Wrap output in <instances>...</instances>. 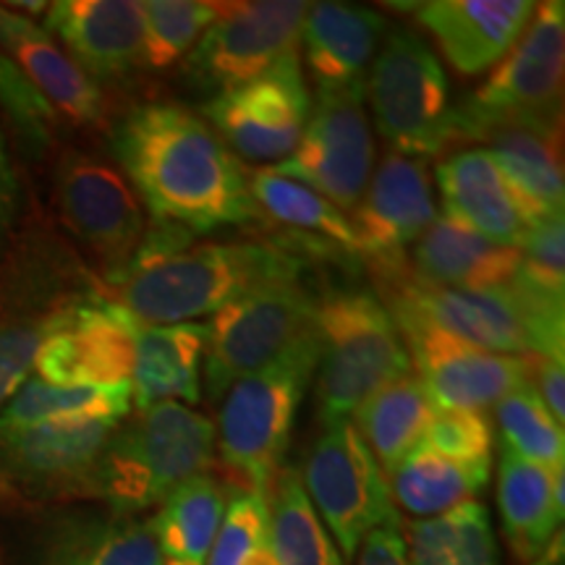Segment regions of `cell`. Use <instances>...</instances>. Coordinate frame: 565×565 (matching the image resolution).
I'll list each match as a JSON object with an SVG mask.
<instances>
[{"mask_svg": "<svg viewBox=\"0 0 565 565\" xmlns=\"http://www.w3.org/2000/svg\"><path fill=\"white\" fill-rule=\"evenodd\" d=\"M364 92V82L320 87L299 147L270 171L303 183L341 212L356 207L372 179L374 162Z\"/></svg>", "mask_w": 565, "mask_h": 565, "instance_id": "11", "label": "cell"}, {"mask_svg": "<svg viewBox=\"0 0 565 565\" xmlns=\"http://www.w3.org/2000/svg\"><path fill=\"white\" fill-rule=\"evenodd\" d=\"M309 3L301 0H257L225 3L215 24L186 55L189 84L217 97L244 87L286 55L296 53Z\"/></svg>", "mask_w": 565, "mask_h": 565, "instance_id": "13", "label": "cell"}, {"mask_svg": "<svg viewBox=\"0 0 565 565\" xmlns=\"http://www.w3.org/2000/svg\"><path fill=\"white\" fill-rule=\"evenodd\" d=\"M565 66V6L536 3V11L511 53L494 66L482 87L454 108V141L475 139L487 124L534 118L561 124Z\"/></svg>", "mask_w": 565, "mask_h": 565, "instance_id": "9", "label": "cell"}, {"mask_svg": "<svg viewBox=\"0 0 565 565\" xmlns=\"http://www.w3.org/2000/svg\"><path fill=\"white\" fill-rule=\"evenodd\" d=\"M500 440L505 454L524 458L547 471L565 469V435L532 385L519 387L494 404Z\"/></svg>", "mask_w": 565, "mask_h": 565, "instance_id": "36", "label": "cell"}, {"mask_svg": "<svg viewBox=\"0 0 565 565\" xmlns=\"http://www.w3.org/2000/svg\"><path fill=\"white\" fill-rule=\"evenodd\" d=\"M393 320H419L505 356H540L563 362L565 303L511 280L500 288H443L416 278L408 267L374 273Z\"/></svg>", "mask_w": 565, "mask_h": 565, "instance_id": "2", "label": "cell"}, {"mask_svg": "<svg viewBox=\"0 0 565 565\" xmlns=\"http://www.w3.org/2000/svg\"><path fill=\"white\" fill-rule=\"evenodd\" d=\"M131 383L110 387H61L45 380H26L17 395L0 408V427H38L53 422L110 419L131 414Z\"/></svg>", "mask_w": 565, "mask_h": 565, "instance_id": "33", "label": "cell"}, {"mask_svg": "<svg viewBox=\"0 0 565 565\" xmlns=\"http://www.w3.org/2000/svg\"><path fill=\"white\" fill-rule=\"evenodd\" d=\"M356 565H408L401 526H383L366 534L356 553Z\"/></svg>", "mask_w": 565, "mask_h": 565, "instance_id": "44", "label": "cell"}, {"mask_svg": "<svg viewBox=\"0 0 565 565\" xmlns=\"http://www.w3.org/2000/svg\"><path fill=\"white\" fill-rule=\"evenodd\" d=\"M301 263L267 244H200L126 270L113 299L139 324H181L263 288L294 282Z\"/></svg>", "mask_w": 565, "mask_h": 565, "instance_id": "3", "label": "cell"}, {"mask_svg": "<svg viewBox=\"0 0 565 565\" xmlns=\"http://www.w3.org/2000/svg\"><path fill=\"white\" fill-rule=\"evenodd\" d=\"M492 422L484 412L437 408L416 448L456 458V461H492Z\"/></svg>", "mask_w": 565, "mask_h": 565, "instance_id": "41", "label": "cell"}, {"mask_svg": "<svg viewBox=\"0 0 565 565\" xmlns=\"http://www.w3.org/2000/svg\"><path fill=\"white\" fill-rule=\"evenodd\" d=\"M529 565H563V536L557 534L553 542H550V547L542 553L540 557H536L534 563Z\"/></svg>", "mask_w": 565, "mask_h": 565, "instance_id": "46", "label": "cell"}, {"mask_svg": "<svg viewBox=\"0 0 565 565\" xmlns=\"http://www.w3.org/2000/svg\"><path fill=\"white\" fill-rule=\"evenodd\" d=\"M42 30L63 42L95 84L126 79L145 66V9L137 0H58L47 6Z\"/></svg>", "mask_w": 565, "mask_h": 565, "instance_id": "19", "label": "cell"}, {"mask_svg": "<svg viewBox=\"0 0 565 565\" xmlns=\"http://www.w3.org/2000/svg\"><path fill=\"white\" fill-rule=\"evenodd\" d=\"M529 380L532 391L540 395L550 416L557 424L565 419V370L561 359H540L529 356Z\"/></svg>", "mask_w": 565, "mask_h": 565, "instance_id": "43", "label": "cell"}, {"mask_svg": "<svg viewBox=\"0 0 565 565\" xmlns=\"http://www.w3.org/2000/svg\"><path fill=\"white\" fill-rule=\"evenodd\" d=\"M249 189L257 207L278 223L301 233H317L343 249L356 252V236H353L349 217L303 183L263 168L249 175Z\"/></svg>", "mask_w": 565, "mask_h": 565, "instance_id": "35", "label": "cell"}, {"mask_svg": "<svg viewBox=\"0 0 565 565\" xmlns=\"http://www.w3.org/2000/svg\"><path fill=\"white\" fill-rule=\"evenodd\" d=\"M353 210L356 252L364 254L374 273L404 267L406 249L419 242L437 217L427 162L385 154Z\"/></svg>", "mask_w": 565, "mask_h": 565, "instance_id": "18", "label": "cell"}, {"mask_svg": "<svg viewBox=\"0 0 565 565\" xmlns=\"http://www.w3.org/2000/svg\"><path fill=\"white\" fill-rule=\"evenodd\" d=\"M55 204L79 242L103 265L113 286L145 238V210L131 183L100 154L66 150L55 166Z\"/></svg>", "mask_w": 565, "mask_h": 565, "instance_id": "12", "label": "cell"}, {"mask_svg": "<svg viewBox=\"0 0 565 565\" xmlns=\"http://www.w3.org/2000/svg\"><path fill=\"white\" fill-rule=\"evenodd\" d=\"M207 322L139 324L134 328L131 398L154 404H200V366L207 351Z\"/></svg>", "mask_w": 565, "mask_h": 565, "instance_id": "24", "label": "cell"}, {"mask_svg": "<svg viewBox=\"0 0 565 565\" xmlns=\"http://www.w3.org/2000/svg\"><path fill=\"white\" fill-rule=\"evenodd\" d=\"M137 320L113 299L92 296L66 309L40 345L34 370L61 387H110L131 383Z\"/></svg>", "mask_w": 565, "mask_h": 565, "instance_id": "16", "label": "cell"}, {"mask_svg": "<svg viewBox=\"0 0 565 565\" xmlns=\"http://www.w3.org/2000/svg\"><path fill=\"white\" fill-rule=\"evenodd\" d=\"M435 181L443 194V215L454 217L456 223L494 244L519 249L529 225L498 162L484 147H471L443 160L435 171Z\"/></svg>", "mask_w": 565, "mask_h": 565, "instance_id": "23", "label": "cell"}, {"mask_svg": "<svg viewBox=\"0 0 565 565\" xmlns=\"http://www.w3.org/2000/svg\"><path fill=\"white\" fill-rule=\"evenodd\" d=\"M408 565H500L490 513L479 500L406 526Z\"/></svg>", "mask_w": 565, "mask_h": 565, "instance_id": "32", "label": "cell"}, {"mask_svg": "<svg viewBox=\"0 0 565 565\" xmlns=\"http://www.w3.org/2000/svg\"><path fill=\"white\" fill-rule=\"evenodd\" d=\"M0 53L21 68L42 97L76 126H100L105 121V95L68 58L51 34L24 13L0 6Z\"/></svg>", "mask_w": 565, "mask_h": 565, "instance_id": "22", "label": "cell"}, {"mask_svg": "<svg viewBox=\"0 0 565 565\" xmlns=\"http://www.w3.org/2000/svg\"><path fill=\"white\" fill-rule=\"evenodd\" d=\"M317 414L333 424L380 387L412 374V356L393 315L370 291H338L317 301Z\"/></svg>", "mask_w": 565, "mask_h": 565, "instance_id": "6", "label": "cell"}, {"mask_svg": "<svg viewBox=\"0 0 565 565\" xmlns=\"http://www.w3.org/2000/svg\"><path fill=\"white\" fill-rule=\"evenodd\" d=\"M63 312L0 322V408L26 383L42 341L53 333Z\"/></svg>", "mask_w": 565, "mask_h": 565, "instance_id": "42", "label": "cell"}, {"mask_svg": "<svg viewBox=\"0 0 565 565\" xmlns=\"http://www.w3.org/2000/svg\"><path fill=\"white\" fill-rule=\"evenodd\" d=\"M471 141H484V150L498 162L529 228L565 207L561 124L534 118H503L487 124Z\"/></svg>", "mask_w": 565, "mask_h": 565, "instance_id": "20", "label": "cell"}, {"mask_svg": "<svg viewBox=\"0 0 565 565\" xmlns=\"http://www.w3.org/2000/svg\"><path fill=\"white\" fill-rule=\"evenodd\" d=\"M312 116L299 53L286 55L244 87L210 97L204 118L233 158L278 166L299 147Z\"/></svg>", "mask_w": 565, "mask_h": 565, "instance_id": "14", "label": "cell"}, {"mask_svg": "<svg viewBox=\"0 0 565 565\" xmlns=\"http://www.w3.org/2000/svg\"><path fill=\"white\" fill-rule=\"evenodd\" d=\"M217 454L215 424L183 404H154L113 429L95 471V498L110 513L139 515L175 487L210 475Z\"/></svg>", "mask_w": 565, "mask_h": 565, "instance_id": "4", "label": "cell"}, {"mask_svg": "<svg viewBox=\"0 0 565 565\" xmlns=\"http://www.w3.org/2000/svg\"><path fill=\"white\" fill-rule=\"evenodd\" d=\"M207 565H278L270 540V498L252 490L231 494Z\"/></svg>", "mask_w": 565, "mask_h": 565, "instance_id": "38", "label": "cell"}, {"mask_svg": "<svg viewBox=\"0 0 565 565\" xmlns=\"http://www.w3.org/2000/svg\"><path fill=\"white\" fill-rule=\"evenodd\" d=\"M17 202H19V186L17 175H13V166L6 150L3 131H0V246H3L6 236H9L13 215H17Z\"/></svg>", "mask_w": 565, "mask_h": 565, "instance_id": "45", "label": "cell"}, {"mask_svg": "<svg viewBox=\"0 0 565 565\" xmlns=\"http://www.w3.org/2000/svg\"><path fill=\"white\" fill-rule=\"evenodd\" d=\"M498 511L511 553L534 563L555 540L563 521V469L547 471L513 454H500Z\"/></svg>", "mask_w": 565, "mask_h": 565, "instance_id": "27", "label": "cell"}, {"mask_svg": "<svg viewBox=\"0 0 565 565\" xmlns=\"http://www.w3.org/2000/svg\"><path fill=\"white\" fill-rule=\"evenodd\" d=\"M145 9V47L141 61L154 71L173 68L192 53L204 32L215 24L225 3L207 0H147Z\"/></svg>", "mask_w": 565, "mask_h": 565, "instance_id": "37", "label": "cell"}, {"mask_svg": "<svg viewBox=\"0 0 565 565\" xmlns=\"http://www.w3.org/2000/svg\"><path fill=\"white\" fill-rule=\"evenodd\" d=\"M435 412L437 408L419 377L408 374L372 393L351 416L353 427L370 445L383 475L391 477L398 463L422 443Z\"/></svg>", "mask_w": 565, "mask_h": 565, "instance_id": "30", "label": "cell"}, {"mask_svg": "<svg viewBox=\"0 0 565 565\" xmlns=\"http://www.w3.org/2000/svg\"><path fill=\"white\" fill-rule=\"evenodd\" d=\"M301 484L343 561L356 557L374 529L401 526L387 477L351 419L324 424L307 456Z\"/></svg>", "mask_w": 565, "mask_h": 565, "instance_id": "8", "label": "cell"}, {"mask_svg": "<svg viewBox=\"0 0 565 565\" xmlns=\"http://www.w3.org/2000/svg\"><path fill=\"white\" fill-rule=\"evenodd\" d=\"M519 265L515 246L494 244L448 215H437L414 244V275L443 288L482 291L508 286Z\"/></svg>", "mask_w": 565, "mask_h": 565, "instance_id": "26", "label": "cell"}, {"mask_svg": "<svg viewBox=\"0 0 565 565\" xmlns=\"http://www.w3.org/2000/svg\"><path fill=\"white\" fill-rule=\"evenodd\" d=\"M110 150L154 223L196 236L259 217L249 175L217 134L181 105L131 108L113 124Z\"/></svg>", "mask_w": 565, "mask_h": 565, "instance_id": "1", "label": "cell"}, {"mask_svg": "<svg viewBox=\"0 0 565 565\" xmlns=\"http://www.w3.org/2000/svg\"><path fill=\"white\" fill-rule=\"evenodd\" d=\"M521 265L515 282L529 291L563 301L565 296V221L561 215L545 217L524 233L519 244Z\"/></svg>", "mask_w": 565, "mask_h": 565, "instance_id": "40", "label": "cell"}, {"mask_svg": "<svg viewBox=\"0 0 565 565\" xmlns=\"http://www.w3.org/2000/svg\"><path fill=\"white\" fill-rule=\"evenodd\" d=\"M458 74L479 76L511 53L532 21V0H429L412 6Z\"/></svg>", "mask_w": 565, "mask_h": 565, "instance_id": "21", "label": "cell"}, {"mask_svg": "<svg viewBox=\"0 0 565 565\" xmlns=\"http://www.w3.org/2000/svg\"><path fill=\"white\" fill-rule=\"evenodd\" d=\"M492 461L456 458L414 448L391 475V498L414 519H433L450 508L477 500L490 484Z\"/></svg>", "mask_w": 565, "mask_h": 565, "instance_id": "31", "label": "cell"}, {"mask_svg": "<svg viewBox=\"0 0 565 565\" xmlns=\"http://www.w3.org/2000/svg\"><path fill=\"white\" fill-rule=\"evenodd\" d=\"M225 513V490L212 475L175 487L150 521L162 565H207Z\"/></svg>", "mask_w": 565, "mask_h": 565, "instance_id": "29", "label": "cell"}, {"mask_svg": "<svg viewBox=\"0 0 565 565\" xmlns=\"http://www.w3.org/2000/svg\"><path fill=\"white\" fill-rule=\"evenodd\" d=\"M387 32L383 13L353 3H309L301 26L303 58L320 87L362 84Z\"/></svg>", "mask_w": 565, "mask_h": 565, "instance_id": "25", "label": "cell"}, {"mask_svg": "<svg viewBox=\"0 0 565 565\" xmlns=\"http://www.w3.org/2000/svg\"><path fill=\"white\" fill-rule=\"evenodd\" d=\"M270 540L278 565H345L296 469H280L273 484Z\"/></svg>", "mask_w": 565, "mask_h": 565, "instance_id": "34", "label": "cell"}, {"mask_svg": "<svg viewBox=\"0 0 565 565\" xmlns=\"http://www.w3.org/2000/svg\"><path fill=\"white\" fill-rule=\"evenodd\" d=\"M317 301L301 280L225 303L207 322L204 387L212 404L246 374L259 372L315 328Z\"/></svg>", "mask_w": 565, "mask_h": 565, "instance_id": "10", "label": "cell"}, {"mask_svg": "<svg viewBox=\"0 0 565 565\" xmlns=\"http://www.w3.org/2000/svg\"><path fill=\"white\" fill-rule=\"evenodd\" d=\"M34 565H162L150 521L139 515H74L42 540Z\"/></svg>", "mask_w": 565, "mask_h": 565, "instance_id": "28", "label": "cell"}, {"mask_svg": "<svg viewBox=\"0 0 565 565\" xmlns=\"http://www.w3.org/2000/svg\"><path fill=\"white\" fill-rule=\"evenodd\" d=\"M0 108L17 134L19 145L32 158H42L55 145L58 116L53 105L40 95L38 87L21 74L9 55L0 53Z\"/></svg>", "mask_w": 565, "mask_h": 565, "instance_id": "39", "label": "cell"}, {"mask_svg": "<svg viewBox=\"0 0 565 565\" xmlns=\"http://www.w3.org/2000/svg\"><path fill=\"white\" fill-rule=\"evenodd\" d=\"M317 359L320 343L312 328L275 362L246 374L223 395L215 435L221 437L225 469L244 490L270 498L291 445L303 393L317 372Z\"/></svg>", "mask_w": 565, "mask_h": 565, "instance_id": "5", "label": "cell"}, {"mask_svg": "<svg viewBox=\"0 0 565 565\" xmlns=\"http://www.w3.org/2000/svg\"><path fill=\"white\" fill-rule=\"evenodd\" d=\"M364 87L380 137L395 154L424 160L454 141L448 76L422 34L406 26L385 32Z\"/></svg>", "mask_w": 565, "mask_h": 565, "instance_id": "7", "label": "cell"}, {"mask_svg": "<svg viewBox=\"0 0 565 565\" xmlns=\"http://www.w3.org/2000/svg\"><path fill=\"white\" fill-rule=\"evenodd\" d=\"M118 422L0 427V492L24 500L95 498V471Z\"/></svg>", "mask_w": 565, "mask_h": 565, "instance_id": "15", "label": "cell"}, {"mask_svg": "<svg viewBox=\"0 0 565 565\" xmlns=\"http://www.w3.org/2000/svg\"><path fill=\"white\" fill-rule=\"evenodd\" d=\"M395 324L435 408L484 412L529 385V356L477 349L419 320H395Z\"/></svg>", "mask_w": 565, "mask_h": 565, "instance_id": "17", "label": "cell"}]
</instances>
